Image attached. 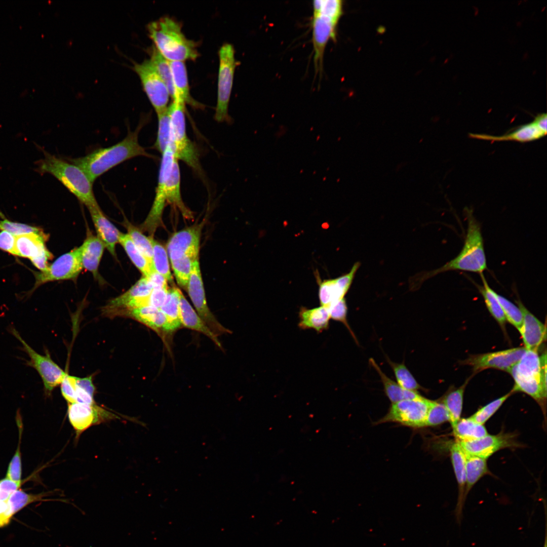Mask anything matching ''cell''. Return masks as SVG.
<instances>
[{
	"label": "cell",
	"instance_id": "1",
	"mask_svg": "<svg viewBox=\"0 0 547 547\" xmlns=\"http://www.w3.org/2000/svg\"><path fill=\"white\" fill-rule=\"evenodd\" d=\"M467 228L463 247L458 255L441 267L421 272L410 280V288L417 289L424 281L438 274L451 270L469 271L481 274L487 268L481 226L472 210L465 211Z\"/></svg>",
	"mask_w": 547,
	"mask_h": 547
},
{
	"label": "cell",
	"instance_id": "2",
	"mask_svg": "<svg viewBox=\"0 0 547 547\" xmlns=\"http://www.w3.org/2000/svg\"><path fill=\"white\" fill-rule=\"evenodd\" d=\"M142 126L128 131L126 137L112 146L98 148L85 156L67 160L81 168L93 183L111 168L138 156L153 158L139 144L138 134Z\"/></svg>",
	"mask_w": 547,
	"mask_h": 547
},
{
	"label": "cell",
	"instance_id": "3",
	"mask_svg": "<svg viewBox=\"0 0 547 547\" xmlns=\"http://www.w3.org/2000/svg\"><path fill=\"white\" fill-rule=\"evenodd\" d=\"M40 148L44 157L35 162V171L41 174L53 175L87 208L98 205L93 191V183L81 168Z\"/></svg>",
	"mask_w": 547,
	"mask_h": 547
},
{
	"label": "cell",
	"instance_id": "4",
	"mask_svg": "<svg viewBox=\"0 0 547 547\" xmlns=\"http://www.w3.org/2000/svg\"><path fill=\"white\" fill-rule=\"evenodd\" d=\"M147 30L154 46L168 61L184 62L198 57L195 42L184 35L181 25L174 19L162 17L150 22Z\"/></svg>",
	"mask_w": 547,
	"mask_h": 547
},
{
	"label": "cell",
	"instance_id": "5",
	"mask_svg": "<svg viewBox=\"0 0 547 547\" xmlns=\"http://www.w3.org/2000/svg\"><path fill=\"white\" fill-rule=\"evenodd\" d=\"M185 105L182 100L174 99L168 107L171 128L170 146L178 160L200 172L201 170L199 151L186 133Z\"/></svg>",
	"mask_w": 547,
	"mask_h": 547
},
{
	"label": "cell",
	"instance_id": "6",
	"mask_svg": "<svg viewBox=\"0 0 547 547\" xmlns=\"http://www.w3.org/2000/svg\"><path fill=\"white\" fill-rule=\"evenodd\" d=\"M541 363L537 350H526L510 372L515 381L512 392H523L537 401L543 409L546 391L541 383Z\"/></svg>",
	"mask_w": 547,
	"mask_h": 547
},
{
	"label": "cell",
	"instance_id": "7",
	"mask_svg": "<svg viewBox=\"0 0 547 547\" xmlns=\"http://www.w3.org/2000/svg\"><path fill=\"white\" fill-rule=\"evenodd\" d=\"M219 69L217 84V99L215 120L223 122L228 120V104L231 95L233 77L237 62L233 46L223 45L219 50Z\"/></svg>",
	"mask_w": 547,
	"mask_h": 547
},
{
	"label": "cell",
	"instance_id": "8",
	"mask_svg": "<svg viewBox=\"0 0 547 547\" xmlns=\"http://www.w3.org/2000/svg\"><path fill=\"white\" fill-rule=\"evenodd\" d=\"M8 330L22 344L21 350L29 357V360H25V364L37 372L44 384L45 394L49 397L54 388L60 384L66 373L51 359L49 353L43 355L33 349L14 327L10 326Z\"/></svg>",
	"mask_w": 547,
	"mask_h": 547
},
{
	"label": "cell",
	"instance_id": "9",
	"mask_svg": "<svg viewBox=\"0 0 547 547\" xmlns=\"http://www.w3.org/2000/svg\"><path fill=\"white\" fill-rule=\"evenodd\" d=\"M432 401L421 396L392 403L387 414L376 424L394 422L414 428L424 427Z\"/></svg>",
	"mask_w": 547,
	"mask_h": 547
},
{
	"label": "cell",
	"instance_id": "10",
	"mask_svg": "<svg viewBox=\"0 0 547 547\" xmlns=\"http://www.w3.org/2000/svg\"><path fill=\"white\" fill-rule=\"evenodd\" d=\"M133 69L138 74L143 89L157 114L167 110L170 95L150 59L134 63Z\"/></svg>",
	"mask_w": 547,
	"mask_h": 547
},
{
	"label": "cell",
	"instance_id": "11",
	"mask_svg": "<svg viewBox=\"0 0 547 547\" xmlns=\"http://www.w3.org/2000/svg\"><path fill=\"white\" fill-rule=\"evenodd\" d=\"M162 154L154 201L147 217L140 226V230H146L151 234L154 232L161 221L163 212L166 205V183L175 159L170 145Z\"/></svg>",
	"mask_w": 547,
	"mask_h": 547
},
{
	"label": "cell",
	"instance_id": "12",
	"mask_svg": "<svg viewBox=\"0 0 547 547\" xmlns=\"http://www.w3.org/2000/svg\"><path fill=\"white\" fill-rule=\"evenodd\" d=\"M186 290L198 314L210 330L217 337L230 333L229 329L222 325L210 310L206 298L199 259L193 261Z\"/></svg>",
	"mask_w": 547,
	"mask_h": 547
},
{
	"label": "cell",
	"instance_id": "13",
	"mask_svg": "<svg viewBox=\"0 0 547 547\" xmlns=\"http://www.w3.org/2000/svg\"><path fill=\"white\" fill-rule=\"evenodd\" d=\"M83 269L80 247L75 248L59 256L46 270L34 272V289L47 282L76 280Z\"/></svg>",
	"mask_w": 547,
	"mask_h": 547
},
{
	"label": "cell",
	"instance_id": "14",
	"mask_svg": "<svg viewBox=\"0 0 547 547\" xmlns=\"http://www.w3.org/2000/svg\"><path fill=\"white\" fill-rule=\"evenodd\" d=\"M152 291L148 279L142 276L128 291L110 300L103 308V312L109 316H123L128 310L148 306Z\"/></svg>",
	"mask_w": 547,
	"mask_h": 547
},
{
	"label": "cell",
	"instance_id": "15",
	"mask_svg": "<svg viewBox=\"0 0 547 547\" xmlns=\"http://www.w3.org/2000/svg\"><path fill=\"white\" fill-rule=\"evenodd\" d=\"M67 415L76 438L91 426L117 418V416L96 404L77 402L68 404Z\"/></svg>",
	"mask_w": 547,
	"mask_h": 547
},
{
	"label": "cell",
	"instance_id": "16",
	"mask_svg": "<svg viewBox=\"0 0 547 547\" xmlns=\"http://www.w3.org/2000/svg\"><path fill=\"white\" fill-rule=\"evenodd\" d=\"M201 227L193 226L175 233L168 240L166 251L170 261L183 257L199 259Z\"/></svg>",
	"mask_w": 547,
	"mask_h": 547
},
{
	"label": "cell",
	"instance_id": "17",
	"mask_svg": "<svg viewBox=\"0 0 547 547\" xmlns=\"http://www.w3.org/2000/svg\"><path fill=\"white\" fill-rule=\"evenodd\" d=\"M514 435L501 433L488 434L480 438L469 441H456L465 454L487 459L499 450L516 446Z\"/></svg>",
	"mask_w": 547,
	"mask_h": 547
},
{
	"label": "cell",
	"instance_id": "18",
	"mask_svg": "<svg viewBox=\"0 0 547 547\" xmlns=\"http://www.w3.org/2000/svg\"><path fill=\"white\" fill-rule=\"evenodd\" d=\"M526 350L525 347H516L480 354L471 357L466 362L476 372L493 368L510 372Z\"/></svg>",
	"mask_w": 547,
	"mask_h": 547
},
{
	"label": "cell",
	"instance_id": "19",
	"mask_svg": "<svg viewBox=\"0 0 547 547\" xmlns=\"http://www.w3.org/2000/svg\"><path fill=\"white\" fill-rule=\"evenodd\" d=\"M338 22L325 16L313 14L312 44L317 70L322 69L325 49L328 41L335 38Z\"/></svg>",
	"mask_w": 547,
	"mask_h": 547
},
{
	"label": "cell",
	"instance_id": "20",
	"mask_svg": "<svg viewBox=\"0 0 547 547\" xmlns=\"http://www.w3.org/2000/svg\"><path fill=\"white\" fill-rule=\"evenodd\" d=\"M360 265L359 262L355 263L349 272L336 279L319 280V298L321 305L327 307L344 298Z\"/></svg>",
	"mask_w": 547,
	"mask_h": 547
},
{
	"label": "cell",
	"instance_id": "21",
	"mask_svg": "<svg viewBox=\"0 0 547 547\" xmlns=\"http://www.w3.org/2000/svg\"><path fill=\"white\" fill-rule=\"evenodd\" d=\"M517 303L523 315L522 324L518 331L521 335L524 347L527 350H537L545 339L546 326L529 311L521 300L518 299Z\"/></svg>",
	"mask_w": 547,
	"mask_h": 547
},
{
	"label": "cell",
	"instance_id": "22",
	"mask_svg": "<svg viewBox=\"0 0 547 547\" xmlns=\"http://www.w3.org/2000/svg\"><path fill=\"white\" fill-rule=\"evenodd\" d=\"M48 239V236L43 230L37 233L15 236L16 256L28 258L30 260L37 257L51 259L53 255L45 244Z\"/></svg>",
	"mask_w": 547,
	"mask_h": 547
},
{
	"label": "cell",
	"instance_id": "23",
	"mask_svg": "<svg viewBox=\"0 0 547 547\" xmlns=\"http://www.w3.org/2000/svg\"><path fill=\"white\" fill-rule=\"evenodd\" d=\"M97 232L105 248L116 257L115 247L120 231L106 218L98 205L87 207Z\"/></svg>",
	"mask_w": 547,
	"mask_h": 547
},
{
	"label": "cell",
	"instance_id": "24",
	"mask_svg": "<svg viewBox=\"0 0 547 547\" xmlns=\"http://www.w3.org/2000/svg\"><path fill=\"white\" fill-rule=\"evenodd\" d=\"M546 134L533 121L529 123L519 126L517 128L502 135L494 136L486 134L469 133L471 138L495 141H514L521 143L528 142L539 139Z\"/></svg>",
	"mask_w": 547,
	"mask_h": 547
},
{
	"label": "cell",
	"instance_id": "25",
	"mask_svg": "<svg viewBox=\"0 0 547 547\" xmlns=\"http://www.w3.org/2000/svg\"><path fill=\"white\" fill-rule=\"evenodd\" d=\"M450 455L454 472L458 483V495L455 510L457 521L460 523L461 520L463 504L465 500V457L458 443L456 441L451 444L449 448Z\"/></svg>",
	"mask_w": 547,
	"mask_h": 547
},
{
	"label": "cell",
	"instance_id": "26",
	"mask_svg": "<svg viewBox=\"0 0 547 547\" xmlns=\"http://www.w3.org/2000/svg\"><path fill=\"white\" fill-rule=\"evenodd\" d=\"M80 247L83 268L91 272L98 280L100 277L98 268L105 248L104 244L88 229L86 238Z\"/></svg>",
	"mask_w": 547,
	"mask_h": 547
},
{
	"label": "cell",
	"instance_id": "27",
	"mask_svg": "<svg viewBox=\"0 0 547 547\" xmlns=\"http://www.w3.org/2000/svg\"><path fill=\"white\" fill-rule=\"evenodd\" d=\"M123 316H128L145 325L163 338L169 335L166 318L159 309L150 306H143L128 310Z\"/></svg>",
	"mask_w": 547,
	"mask_h": 547
},
{
	"label": "cell",
	"instance_id": "28",
	"mask_svg": "<svg viewBox=\"0 0 547 547\" xmlns=\"http://www.w3.org/2000/svg\"><path fill=\"white\" fill-rule=\"evenodd\" d=\"M179 316L182 327L195 330L205 335L218 347L222 348L218 337L213 333L193 309L181 292L179 300Z\"/></svg>",
	"mask_w": 547,
	"mask_h": 547
},
{
	"label": "cell",
	"instance_id": "29",
	"mask_svg": "<svg viewBox=\"0 0 547 547\" xmlns=\"http://www.w3.org/2000/svg\"><path fill=\"white\" fill-rule=\"evenodd\" d=\"M299 318L298 326L301 329H312L321 333L329 328L330 317L326 306L321 305L312 308L301 307Z\"/></svg>",
	"mask_w": 547,
	"mask_h": 547
},
{
	"label": "cell",
	"instance_id": "30",
	"mask_svg": "<svg viewBox=\"0 0 547 547\" xmlns=\"http://www.w3.org/2000/svg\"><path fill=\"white\" fill-rule=\"evenodd\" d=\"M174 88V99H179L185 104L197 106L191 97L187 69L183 61H169Z\"/></svg>",
	"mask_w": 547,
	"mask_h": 547
},
{
	"label": "cell",
	"instance_id": "31",
	"mask_svg": "<svg viewBox=\"0 0 547 547\" xmlns=\"http://www.w3.org/2000/svg\"><path fill=\"white\" fill-rule=\"evenodd\" d=\"M166 204L176 207L186 217L191 216L190 211L182 201L180 192V172L178 160L175 158L166 183Z\"/></svg>",
	"mask_w": 547,
	"mask_h": 547
},
{
	"label": "cell",
	"instance_id": "32",
	"mask_svg": "<svg viewBox=\"0 0 547 547\" xmlns=\"http://www.w3.org/2000/svg\"><path fill=\"white\" fill-rule=\"evenodd\" d=\"M372 367L378 372L384 387L385 393L392 403L403 400H411L421 397L417 392L408 390L402 388L381 370L379 366L372 358L369 360Z\"/></svg>",
	"mask_w": 547,
	"mask_h": 547
},
{
	"label": "cell",
	"instance_id": "33",
	"mask_svg": "<svg viewBox=\"0 0 547 547\" xmlns=\"http://www.w3.org/2000/svg\"><path fill=\"white\" fill-rule=\"evenodd\" d=\"M181 292L176 287L169 288L165 302L160 309L166 318L169 335L182 327L179 316Z\"/></svg>",
	"mask_w": 547,
	"mask_h": 547
},
{
	"label": "cell",
	"instance_id": "34",
	"mask_svg": "<svg viewBox=\"0 0 547 547\" xmlns=\"http://www.w3.org/2000/svg\"><path fill=\"white\" fill-rule=\"evenodd\" d=\"M466 484L465 497L474 485L484 475L490 473L487 459L465 454Z\"/></svg>",
	"mask_w": 547,
	"mask_h": 547
},
{
	"label": "cell",
	"instance_id": "35",
	"mask_svg": "<svg viewBox=\"0 0 547 547\" xmlns=\"http://www.w3.org/2000/svg\"><path fill=\"white\" fill-rule=\"evenodd\" d=\"M119 243L123 247L128 256L142 274V276L148 277L153 270L152 266L138 250L127 233L120 231Z\"/></svg>",
	"mask_w": 547,
	"mask_h": 547
},
{
	"label": "cell",
	"instance_id": "36",
	"mask_svg": "<svg viewBox=\"0 0 547 547\" xmlns=\"http://www.w3.org/2000/svg\"><path fill=\"white\" fill-rule=\"evenodd\" d=\"M482 285H476L482 295L486 306L491 316L501 327H504L506 320L497 297V293L489 285L483 273L480 274Z\"/></svg>",
	"mask_w": 547,
	"mask_h": 547
},
{
	"label": "cell",
	"instance_id": "37",
	"mask_svg": "<svg viewBox=\"0 0 547 547\" xmlns=\"http://www.w3.org/2000/svg\"><path fill=\"white\" fill-rule=\"evenodd\" d=\"M456 441H469L480 438L488 434L484 425L474 420L470 417L460 418L452 427Z\"/></svg>",
	"mask_w": 547,
	"mask_h": 547
},
{
	"label": "cell",
	"instance_id": "38",
	"mask_svg": "<svg viewBox=\"0 0 547 547\" xmlns=\"http://www.w3.org/2000/svg\"><path fill=\"white\" fill-rule=\"evenodd\" d=\"M47 495L48 493L32 494L21 490H17L11 495L7 501L6 517L8 521L9 522L13 516L28 504L40 501Z\"/></svg>",
	"mask_w": 547,
	"mask_h": 547
},
{
	"label": "cell",
	"instance_id": "39",
	"mask_svg": "<svg viewBox=\"0 0 547 547\" xmlns=\"http://www.w3.org/2000/svg\"><path fill=\"white\" fill-rule=\"evenodd\" d=\"M122 224L126 228L127 233L132 242L152 267V239L153 237L152 236H146L140 229L126 219Z\"/></svg>",
	"mask_w": 547,
	"mask_h": 547
},
{
	"label": "cell",
	"instance_id": "40",
	"mask_svg": "<svg viewBox=\"0 0 547 547\" xmlns=\"http://www.w3.org/2000/svg\"><path fill=\"white\" fill-rule=\"evenodd\" d=\"M148 53L150 56V60L165 83L168 89L170 97L173 99L175 91L169 61L159 53L154 45L149 49Z\"/></svg>",
	"mask_w": 547,
	"mask_h": 547
},
{
	"label": "cell",
	"instance_id": "41",
	"mask_svg": "<svg viewBox=\"0 0 547 547\" xmlns=\"http://www.w3.org/2000/svg\"><path fill=\"white\" fill-rule=\"evenodd\" d=\"M466 384L450 392L443 398V403L447 409L450 415V422L452 427L461 418L462 410L463 395Z\"/></svg>",
	"mask_w": 547,
	"mask_h": 547
},
{
	"label": "cell",
	"instance_id": "42",
	"mask_svg": "<svg viewBox=\"0 0 547 547\" xmlns=\"http://www.w3.org/2000/svg\"><path fill=\"white\" fill-rule=\"evenodd\" d=\"M153 249L152 268L153 270L164 277L168 281L173 282V278L170 271L168 256L166 249L159 242L152 239Z\"/></svg>",
	"mask_w": 547,
	"mask_h": 547
},
{
	"label": "cell",
	"instance_id": "43",
	"mask_svg": "<svg viewBox=\"0 0 547 547\" xmlns=\"http://www.w3.org/2000/svg\"><path fill=\"white\" fill-rule=\"evenodd\" d=\"M158 132L153 148L162 153L170 145L171 128L170 120L168 108L165 111L158 113Z\"/></svg>",
	"mask_w": 547,
	"mask_h": 547
},
{
	"label": "cell",
	"instance_id": "44",
	"mask_svg": "<svg viewBox=\"0 0 547 547\" xmlns=\"http://www.w3.org/2000/svg\"><path fill=\"white\" fill-rule=\"evenodd\" d=\"M387 360L394 371L397 383L400 386L405 389L414 392L421 389V386L404 363H395L388 359Z\"/></svg>",
	"mask_w": 547,
	"mask_h": 547
},
{
	"label": "cell",
	"instance_id": "45",
	"mask_svg": "<svg viewBox=\"0 0 547 547\" xmlns=\"http://www.w3.org/2000/svg\"><path fill=\"white\" fill-rule=\"evenodd\" d=\"M342 1L317 0L313 2V14L321 15L339 21L342 13Z\"/></svg>",
	"mask_w": 547,
	"mask_h": 547
},
{
	"label": "cell",
	"instance_id": "46",
	"mask_svg": "<svg viewBox=\"0 0 547 547\" xmlns=\"http://www.w3.org/2000/svg\"><path fill=\"white\" fill-rule=\"evenodd\" d=\"M195 260L188 257H183L170 261L178 284L185 290H186L191 273L192 263Z\"/></svg>",
	"mask_w": 547,
	"mask_h": 547
},
{
	"label": "cell",
	"instance_id": "47",
	"mask_svg": "<svg viewBox=\"0 0 547 547\" xmlns=\"http://www.w3.org/2000/svg\"><path fill=\"white\" fill-rule=\"evenodd\" d=\"M450 422L449 413L441 402L432 401L426 417L424 426H435L445 422Z\"/></svg>",
	"mask_w": 547,
	"mask_h": 547
},
{
	"label": "cell",
	"instance_id": "48",
	"mask_svg": "<svg viewBox=\"0 0 547 547\" xmlns=\"http://www.w3.org/2000/svg\"><path fill=\"white\" fill-rule=\"evenodd\" d=\"M497 297L502 307L506 321L519 330L523 322V315L521 309L518 306L498 293H497Z\"/></svg>",
	"mask_w": 547,
	"mask_h": 547
},
{
	"label": "cell",
	"instance_id": "49",
	"mask_svg": "<svg viewBox=\"0 0 547 547\" xmlns=\"http://www.w3.org/2000/svg\"><path fill=\"white\" fill-rule=\"evenodd\" d=\"M511 393L497 398L478 410L470 417L477 422L484 424L500 408L510 397Z\"/></svg>",
	"mask_w": 547,
	"mask_h": 547
},
{
	"label": "cell",
	"instance_id": "50",
	"mask_svg": "<svg viewBox=\"0 0 547 547\" xmlns=\"http://www.w3.org/2000/svg\"><path fill=\"white\" fill-rule=\"evenodd\" d=\"M327 307L329 312L330 319L339 321L344 325L354 339L357 342L356 337L347 322V306L345 298L331 303Z\"/></svg>",
	"mask_w": 547,
	"mask_h": 547
},
{
	"label": "cell",
	"instance_id": "51",
	"mask_svg": "<svg viewBox=\"0 0 547 547\" xmlns=\"http://www.w3.org/2000/svg\"><path fill=\"white\" fill-rule=\"evenodd\" d=\"M2 215L3 219L0 220V230L7 231L15 236L37 233L42 231V229L38 227L12 222L6 218L4 219L2 213Z\"/></svg>",
	"mask_w": 547,
	"mask_h": 547
},
{
	"label": "cell",
	"instance_id": "52",
	"mask_svg": "<svg viewBox=\"0 0 547 547\" xmlns=\"http://www.w3.org/2000/svg\"><path fill=\"white\" fill-rule=\"evenodd\" d=\"M19 442L16 452L9 464L6 478L16 483H21L22 468L20 442Z\"/></svg>",
	"mask_w": 547,
	"mask_h": 547
},
{
	"label": "cell",
	"instance_id": "53",
	"mask_svg": "<svg viewBox=\"0 0 547 547\" xmlns=\"http://www.w3.org/2000/svg\"><path fill=\"white\" fill-rule=\"evenodd\" d=\"M60 385L62 395L68 404L76 402L74 376L66 373Z\"/></svg>",
	"mask_w": 547,
	"mask_h": 547
},
{
	"label": "cell",
	"instance_id": "54",
	"mask_svg": "<svg viewBox=\"0 0 547 547\" xmlns=\"http://www.w3.org/2000/svg\"><path fill=\"white\" fill-rule=\"evenodd\" d=\"M21 483L6 478L0 481V500L8 501L11 495L18 489Z\"/></svg>",
	"mask_w": 547,
	"mask_h": 547
},
{
	"label": "cell",
	"instance_id": "55",
	"mask_svg": "<svg viewBox=\"0 0 547 547\" xmlns=\"http://www.w3.org/2000/svg\"><path fill=\"white\" fill-rule=\"evenodd\" d=\"M169 287L153 289L149 297L148 306L160 309L166 300Z\"/></svg>",
	"mask_w": 547,
	"mask_h": 547
},
{
	"label": "cell",
	"instance_id": "56",
	"mask_svg": "<svg viewBox=\"0 0 547 547\" xmlns=\"http://www.w3.org/2000/svg\"><path fill=\"white\" fill-rule=\"evenodd\" d=\"M15 245V236L6 231L0 232V249L16 256Z\"/></svg>",
	"mask_w": 547,
	"mask_h": 547
},
{
	"label": "cell",
	"instance_id": "57",
	"mask_svg": "<svg viewBox=\"0 0 547 547\" xmlns=\"http://www.w3.org/2000/svg\"><path fill=\"white\" fill-rule=\"evenodd\" d=\"M147 278L149 281L152 289L168 287L167 279L154 270Z\"/></svg>",
	"mask_w": 547,
	"mask_h": 547
},
{
	"label": "cell",
	"instance_id": "58",
	"mask_svg": "<svg viewBox=\"0 0 547 547\" xmlns=\"http://www.w3.org/2000/svg\"><path fill=\"white\" fill-rule=\"evenodd\" d=\"M7 509V501L0 500V527H3L9 523L6 518Z\"/></svg>",
	"mask_w": 547,
	"mask_h": 547
},
{
	"label": "cell",
	"instance_id": "59",
	"mask_svg": "<svg viewBox=\"0 0 547 547\" xmlns=\"http://www.w3.org/2000/svg\"><path fill=\"white\" fill-rule=\"evenodd\" d=\"M542 131L546 132L547 115L546 113L537 114L533 120Z\"/></svg>",
	"mask_w": 547,
	"mask_h": 547
},
{
	"label": "cell",
	"instance_id": "60",
	"mask_svg": "<svg viewBox=\"0 0 547 547\" xmlns=\"http://www.w3.org/2000/svg\"><path fill=\"white\" fill-rule=\"evenodd\" d=\"M546 543H547V542H546V534H545L544 547H547Z\"/></svg>",
	"mask_w": 547,
	"mask_h": 547
}]
</instances>
